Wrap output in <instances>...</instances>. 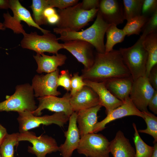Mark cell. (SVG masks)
<instances>
[{
    "instance_id": "cell-8",
    "label": "cell",
    "mask_w": 157,
    "mask_h": 157,
    "mask_svg": "<svg viewBox=\"0 0 157 157\" xmlns=\"http://www.w3.org/2000/svg\"><path fill=\"white\" fill-rule=\"evenodd\" d=\"M109 142L101 134L91 133L81 137L78 152L87 157H109Z\"/></svg>"
},
{
    "instance_id": "cell-43",
    "label": "cell",
    "mask_w": 157,
    "mask_h": 157,
    "mask_svg": "<svg viewBox=\"0 0 157 157\" xmlns=\"http://www.w3.org/2000/svg\"><path fill=\"white\" fill-rule=\"evenodd\" d=\"M8 134L6 129L0 124V146Z\"/></svg>"
},
{
    "instance_id": "cell-29",
    "label": "cell",
    "mask_w": 157,
    "mask_h": 157,
    "mask_svg": "<svg viewBox=\"0 0 157 157\" xmlns=\"http://www.w3.org/2000/svg\"><path fill=\"white\" fill-rule=\"evenodd\" d=\"M19 134L16 133L7 135L0 146L1 157H14V148L19 142Z\"/></svg>"
},
{
    "instance_id": "cell-38",
    "label": "cell",
    "mask_w": 157,
    "mask_h": 157,
    "mask_svg": "<svg viewBox=\"0 0 157 157\" xmlns=\"http://www.w3.org/2000/svg\"><path fill=\"white\" fill-rule=\"evenodd\" d=\"M149 82L155 90H157V65L151 69L147 77Z\"/></svg>"
},
{
    "instance_id": "cell-45",
    "label": "cell",
    "mask_w": 157,
    "mask_h": 157,
    "mask_svg": "<svg viewBox=\"0 0 157 157\" xmlns=\"http://www.w3.org/2000/svg\"><path fill=\"white\" fill-rule=\"evenodd\" d=\"M154 150L151 157H157V143H154Z\"/></svg>"
},
{
    "instance_id": "cell-41",
    "label": "cell",
    "mask_w": 157,
    "mask_h": 157,
    "mask_svg": "<svg viewBox=\"0 0 157 157\" xmlns=\"http://www.w3.org/2000/svg\"><path fill=\"white\" fill-rule=\"evenodd\" d=\"M59 16L58 14L56 13L47 18V23L51 24H56L59 20Z\"/></svg>"
},
{
    "instance_id": "cell-3",
    "label": "cell",
    "mask_w": 157,
    "mask_h": 157,
    "mask_svg": "<svg viewBox=\"0 0 157 157\" xmlns=\"http://www.w3.org/2000/svg\"><path fill=\"white\" fill-rule=\"evenodd\" d=\"M99 8L85 10L81 7V3L62 10L58 9L59 19L57 28L70 31H79L92 21L97 15Z\"/></svg>"
},
{
    "instance_id": "cell-15",
    "label": "cell",
    "mask_w": 157,
    "mask_h": 157,
    "mask_svg": "<svg viewBox=\"0 0 157 157\" xmlns=\"http://www.w3.org/2000/svg\"><path fill=\"white\" fill-rule=\"evenodd\" d=\"M77 112H74L69 117L68 130L65 134V141L59 146V151L62 157H71L78 147L80 139L77 124Z\"/></svg>"
},
{
    "instance_id": "cell-14",
    "label": "cell",
    "mask_w": 157,
    "mask_h": 157,
    "mask_svg": "<svg viewBox=\"0 0 157 157\" xmlns=\"http://www.w3.org/2000/svg\"><path fill=\"white\" fill-rule=\"evenodd\" d=\"M135 115L144 117L143 113L135 107L129 96L123 102L122 105L107 114V116L103 120L98 122L94 126L93 133H96L104 130L106 124L111 122L124 117Z\"/></svg>"
},
{
    "instance_id": "cell-13",
    "label": "cell",
    "mask_w": 157,
    "mask_h": 157,
    "mask_svg": "<svg viewBox=\"0 0 157 157\" xmlns=\"http://www.w3.org/2000/svg\"><path fill=\"white\" fill-rule=\"evenodd\" d=\"M62 43L65 49L84 65L83 69H89L93 64L94 56L93 46L89 43L82 40H73Z\"/></svg>"
},
{
    "instance_id": "cell-47",
    "label": "cell",
    "mask_w": 157,
    "mask_h": 157,
    "mask_svg": "<svg viewBox=\"0 0 157 157\" xmlns=\"http://www.w3.org/2000/svg\"><path fill=\"white\" fill-rule=\"evenodd\" d=\"M0 157H1V154L0 152Z\"/></svg>"
},
{
    "instance_id": "cell-9",
    "label": "cell",
    "mask_w": 157,
    "mask_h": 157,
    "mask_svg": "<svg viewBox=\"0 0 157 157\" xmlns=\"http://www.w3.org/2000/svg\"><path fill=\"white\" fill-rule=\"evenodd\" d=\"M18 140L31 143L32 146L28 147V151L37 157H46L48 154L59 151V146L55 139L47 135L37 136L35 133L28 131L19 133Z\"/></svg>"
},
{
    "instance_id": "cell-40",
    "label": "cell",
    "mask_w": 157,
    "mask_h": 157,
    "mask_svg": "<svg viewBox=\"0 0 157 157\" xmlns=\"http://www.w3.org/2000/svg\"><path fill=\"white\" fill-rule=\"evenodd\" d=\"M148 107L155 114H157V90L155 91L154 95L149 101Z\"/></svg>"
},
{
    "instance_id": "cell-34",
    "label": "cell",
    "mask_w": 157,
    "mask_h": 157,
    "mask_svg": "<svg viewBox=\"0 0 157 157\" xmlns=\"http://www.w3.org/2000/svg\"><path fill=\"white\" fill-rule=\"evenodd\" d=\"M86 86L82 77L80 76L78 72L73 74L71 82V89L70 93L71 96H72L81 90Z\"/></svg>"
},
{
    "instance_id": "cell-33",
    "label": "cell",
    "mask_w": 157,
    "mask_h": 157,
    "mask_svg": "<svg viewBox=\"0 0 157 157\" xmlns=\"http://www.w3.org/2000/svg\"><path fill=\"white\" fill-rule=\"evenodd\" d=\"M157 11L149 17L142 27L141 31L142 35L145 36L153 33L157 32Z\"/></svg>"
},
{
    "instance_id": "cell-28",
    "label": "cell",
    "mask_w": 157,
    "mask_h": 157,
    "mask_svg": "<svg viewBox=\"0 0 157 157\" xmlns=\"http://www.w3.org/2000/svg\"><path fill=\"white\" fill-rule=\"evenodd\" d=\"M144 0H123L124 19L128 20L141 15Z\"/></svg>"
},
{
    "instance_id": "cell-16",
    "label": "cell",
    "mask_w": 157,
    "mask_h": 157,
    "mask_svg": "<svg viewBox=\"0 0 157 157\" xmlns=\"http://www.w3.org/2000/svg\"><path fill=\"white\" fill-rule=\"evenodd\" d=\"M99 10L104 20L108 24L117 26L122 23L125 20L123 7L119 1L101 0Z\"/></svg>"
},
{
    "instance_id": "cell-32",
    "label": "cell",
    "mask_w": 157,
    "mask_h": 157,
    "mask_svg": "<svg viewBox=\"0 0 157 157\" xmlns=\"http://www.w3.org/2000/svg\"><path fill=\"white\" fill-rule=\"evenodd\" d=\"M4 21L3 24L4 27L11 29L15 33H22L23 35L26 32L21 23L17 22L8 11L3 14Z\"/></svg>"
},
{
    "instance_id": "cell-30",
    "label": "cell",
    "mask_w": 157,
    "mask_h": 157,
    "mask_svg": "<svg viewBox=\"0 0 157 157\" xmlns=\"http://www.w3.org/2000/svg\"><path fill=\"white\" fill-rule=\"evenodd\" d=\"M148 18L141 15L127 21L126 24L122 29L126 35H139Z\"/></svg>"
},
{
    "instance_id": "cell-18",
    "label": "cell",
    "mask_w": 157,
    "mask_h": 157,
    "mask_svg": "<svg viewBox=\"0 0 157 157\" xmlns=\"http://www.w3.org/2000/svg\"><path fill=\"white\" fill-rule=\"evenodd\" d=\"M70 103L74 112H77L100 105V101L96 93L90 87L85 86L71 97Z\"/></svg>"
},
{
    "instance_id": "cell-17",
    "label": "cell",
    "mask_w": 157,
    "mask_h": 157,
    "mask_svg": "<svg viewBox=\"0 0 157 157\" xmlns=\"http://www.w3.org/2000/svg\"><path fill=\"white\" fill-rule=\"evenodd\" d=\"M86 86L91 88L99 97L100 105L105 107L106 114L122 104L123 102L114 96L106 87L104 82L83 79Z\"/></svg>"
},
{
    "instance_id": "cell-19",
    "label": "cell",
    "mask_w": 157,
    "mask_h": 157,
    "mask_svg": "<svg viewBox=\"0 0 157 157\" xmlns=\"http://www.w3.org/2000/svg\"><path fill=\"white\" fill-rule=\"evenodd\" d=\"M102 106L100 105L77 112V123L80 136L93 133V130L97 122V113Z\"/></svg>"
},
{
    "instance_id": "cell-6",
    "label": "cell",
    "mask_w": 157,
    "mask_h": 157,
    "mask_svg": "<svg viewBox=\"0 0 157 157\" xmlns=\"http://www.w3.org/2000/svg\"><path fill=\"white\" fill-rule=\"evenodd\" d=\"M20 42L22 48L33 50L36 53L47 52L53 55L63 49L62 43L58 42L56 36L50 32L40 35L36 31L24 33Z\"/></svg>"
},
{
    "instance_id": "cell-7",
    "label": "cell",
    "mask_w": 157,
    "mask_h": 157,
    "mask_svg": "<svg viewBox=\"0 0 157 157\" xmlns=\"http://www.w3.org/2000/svg\"><path fill=\"white\" fill-rule=\"evenodd\" d=\"M18 113L17 119L19 124V133L28 131L39 127L41 124L47 126L55 124L62 127L69 121V117L63 112L55 113L52 115L42 116L34 115L28 111Z\"/></svg>"
},
{
    "instance_id": "cell-35",
    "label": "cell",
    "mask_w": 157,
    "mask_h": 157,
    "mask_svg": "<svg viewBox=\"0 0 157 157\" xmlns=\"http://www.w3.org/2000/svg\"><path fill=\"white\" fill-rule=\"evenodd\" d=\"M72 75L68 70H62L60 72L57 80L58 86L63 87L67 92L70 91L71 82Z\"/></svg>"
},
{
    "instance_id": "cell-36",
    "label": "cell",
    "mask_w": 157,
    "mask_h": 157,
    "mask_svg": "<svg viewBox=\"0 0 157 157\" xmlns=\"http://www.w3.org/2000/svg\"><path fill=\"white\" fill-rule=\"evenodd\" d=\"M157 11V0H144L141 15L149 18Z\"/></svg>"
},
{
    "instance_id": "cell-39",
    "label": "cell",
    "mask_w": 157,
    "mask_h": 157,
    "mask_svg": "<svg viewBox=\"0 0 157 157\" xmlns=\"http://www.w3.org/2000/svg\"><path fill=\"white\" fill-rule=\"evenodd\" d=\"M99 1L98 0H83L81 2L82 8L88 10L94 8H99Z\"/></svg>"
},
{
    "instance_id": "cell-46",
    "label": "cell",
    "mask_w": 157,
    "mask_h": 157,
    "mask_svg": "<svg viewBox=\"0 0 157 157\" xmlns=\"http://www.w3.org/2000/svg\"><path fill=\"white\" fill-rule=\"evenodd\" d=\"M6 28L4 27L3 23L0 22V30H4ZM1 47H0V49Z\"/></svg>"
},
{
    "instance_id": "cell-5",
    "label": "cell",
    "mask_w": 157,
    "mask_h": 157,
    "mask_svg": "<svg viewBox=\"0 0 157 157\" xmlns=\"http://www.w3.org/2000/svg\"><path fill=\"white\" fill-rule=\"evenodd\" d=\"M37 108L33 89L28 83L17 85L14 93L0 102V112H33Z\"/></svg>"
},
{
    "instance_id": "cell-42",
    "label": "cell",
    "mask_w": 157,
    "mask_h": 157,
    "mask_svg": "<svg viewBox=\"0 0 157 157\" xmlns=\"http://www.w3.org/2000/svg\"><path fill=\"white\" fill-rule=\"evenodd\" d=\"M56 13V11L53 8L49 7L46 8L44 11V15L46 18Z\"/></svg>"
},
{
    "instance_id": "cell-12",
    "label": "cell",
    "mask_w": 157,
    "mask_h": 157,
    "mask_svg": "<svg viewBox=\"0 0 157 157\" xmlns=\"http://www.w3.org/2000/svg\"><path fill=\"white\" fill-rule=\"evenodd\" d=\"M71 97L70 93L67 92L62 97L50 95L38 98V106L31 112L34 115L39 116L42 114L43 110L47 109L55 113H64L69 117L74 112L70 103Z\"/></svg>"
},
{
    "instance_id": "cell-23",
    "label": "cell",
    "mask_w": 157,
    "mask_h": 157,
    "mask_svg": "<svg viewBox=\"0 0 157 157\" xmlns=\"http://www.w3.org/2000/svg\"><path fill=\"white\" fill-rule=\"evenodd\" d=\"M9 8L13 12L14 18L18 22H26L29 27H35L45 34L50 31L44 29L38 25L34 22L30 12L23 6L18 0H9Z\"/></svg>"
},
{
    "instance_id": "cell-44",
    "label": "cell",
    "mask_w": 157,
    "mask_h": 157,
    "mask_svg": "<svg viewBox=\"0 0 157 157\" xmlns=\"http://www.w3.org/2000/svg\"><path fill=\"white\" fill-rule=\"evenodd\" d=\"M9 8V0H0V9Z\"/></svg>"
},
{
    "instance_id": "cell-1",
    "label": "cell",
    "mask_w": 157,
    "mask_h": 157,
    "mask_svg": "<svg viewBox=\"0 0 157 157\" xmlns=\"http://www.w3.org/2000/svg\"><path fill=\"white\" fill-rule=\"evenodd\" d=\"M81 76L83 79L97 82L131 76L119 51L113 49L108 53L97 52L92 66L82 69Z\"/></svg>"
},
{
    "instance_id": "cell-37",
    "label": "cell",
    "mask_w": 157,
    "mask_h": 157,
    "mask_svg": "<svg viewBox=\"0 0 157 157\" xmlns=\"http://www.w3.org/2000/svg\"><path fill=\"white\" fill-rule=\"evenodd\" d=\"M50 7L57 8L62 10L72 6L77 3L78 0H47Z\"/></svg>"
},
{
    "instance_id": "cell-27",
    "label": "cell",
    "mask_w": 157,
    "mask_h": 157,
    "mask_svg": "<svg viewBox=\"0 0 157 157\" xmlns=\"http://www.w3.org/2000/svg\"><path fill=\"white\" fill-rule=\"evenodd\" d=\"M47 0H33L29 7L33 13V19L39 26L47 24L46 18L44 15L45 9L49 7Z\"/></svg>"
},
{
    "instance_id": "cell-21",
    "label": "cell",
    "mask_w": 157,
    "mask_h": 157,
    "mask_svg": "<svg viewBox=\"0 0 157 157\" xmlns=\"http://www.w3.org/2000/svg\"><path fill=\"white\" fill-rule=\"evenodd\" d=\"M133 80L131 77L117 78L103 82L110 92L124 102L129 96Z\"/></svg>"
},
{
    "instance_id": "cell-24",
    "label": "cell",
    "mask_w": 157,
    "mask_h": 157,
    "mask_svg": "<svg viewBox=\"0 0 157 157\" xmlns=\"http://www.w3.org/2000/svg\"><path fill=\"white\" fill-rule=\"evenodd\" d=\"M143 46L147 53L145 76L147 77L151 69L157 64V33L150 34L146 36Z\"/></svg>"
},
{
    "instance_id": "cell-4",
    "label": "cell",
    "mask_w": 157,
    "mask_h": 157,
    "mask_svg": "<svg viewBox=\"0 0 157 157\" xmlns=\"http://www.w3.org/2000/svg\"><path fill=\"white\" fill-rule=\"evenodd\" d=\"M145 37L142 35L133 45L119 50L133 81L145 75L147 53L143 45Z\"/></svg>"
},
{
    "instance_id": "cell-22",
    "label": "cell",
    "mask_w": 157,
    "mask_h": 157,
    "mask_svg": "<svg viewBox=\"0 0 157 157\" xmlns=\"http://www.w3.org/2000/svg\"><path fill=\"white\" fill-rule=\"evenodd\" d=\"M110 152L113 157H134L135 151L129 140L120 130L110 144Z\"/></svg>"
},
{
    "instance_id": "cell-26",
    "label": "cell",
    "mask_w": 157,
    "mask_h": 157,
    "mask_svg": "<svg viewBox=\"0 0 157 157\" xmlns=\"http://www.w3.org/2000/svg\"><path fill=\"white\" fill-rule=\"evenodd\" d=\"M133 126L134 130L133 138L136 148L134 157H151L154 150V146L146 143L140 137L135 124L133 123Z\"/></svg>"
},
{
    "instance_id": "cell-11",
    "label": "cell",
    "mask_w": 157,
    "mask_h": 157,
    "mask_svg": "<svg viewBox=\"0 0 157 157\" xmlns=\"http://www.w3.org/2000/svg\"><path fill=\"white\" fill-rule=\"evenodd\" d=\"M59 74V69L58 68L54 72L45 75H35L32 80L31 85L35 97L38 98L60 95V92L57 90L58 86L57 82Z\"/></svg>"
},
{
    "instance_id": "cell-31",
    "label": "cell",
    "mask_w": 157,
    "mask_h": 157,
    "mask_svg": "<svg viewBox=\"0 0 157 157\" xmlns=\"http://www.w3.org/2000/svg\"><path fill=\"white\" fill-rule=\"evenodd\" d=\"M143 119L147 124V128L144 129L138 130L139 133L150 135L154 138L153 143L157 142V117L148 110L142 112Z\"/></svg>"
},
{
    "instance_id": "cell-25",
    "label": "cell",
    "mask_w": 157,
    "mask_h": 157,
    "mask_svg": "<svg viewBox=\"0 0 157 157\" xmlns=\"http://www.w3.org/2000/svg\"><path fill=\"white\" fill-rule=\"evenodd\" d=\"M117 26L110 24L106 31V41L105 45V53L112 51L113 47L116 44L123 41L126 36L123 29L118 28Z\"/></svg>"
},
{
    "instance_id": "cell-20",
    "label": "cell",
    "mask_w": 157,
    "mask_h": 157,
    "mask_svg": "<svg viewBox=\"0 0 157 157\" xmlns=\"http://www.w3.org/2000/svg\"><path fill=\"white\" fill-rule=\"evenodd\" d=\"M33 57L38 65L36 72L39 74L54 72L58 68V66L64 65L67 59L65 55L58 53L52 56L44 53H36L33 56Z\"/></svg>"
},
{
    "instance_id": "cell-10",
    "label": "cell",
    "mask_w": 157,
    "mask_h": 157,
    "mask_svg": "<svg viewBox=\"0 0 157 157\" xmlns=\"http://www.w3.org/2000/svg\"><path fill=\"white\" fill-rule=\"evenodd\" d=\"M156 91L147 77H141L133 81L129 97L137 108L142 112L148 110L149 102Z\"/></svg>"
},
{
    "instance_id": "cell-2",
    "label": "cell",
    "mask_w": 157,
    "mask_h": 157,
    "mask_svg": "<svg viewBox=\"0 0 157 157\" xmlns=\"http://www.w3.org/2000/svg\"><path fill=\"white\" fill-rule=\"evenodd\" d=\"M104 19L98 11L95 20L90 27L81 31H70L56 27L53 32L60 35L57 38L58 40L65 42L73 40H80L87 42L91 44L97 52H105L104 38L106 31L110 25Z\"/></svg>"
}]
</instances>
